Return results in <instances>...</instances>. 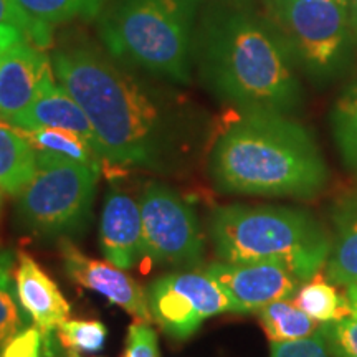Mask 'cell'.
I'll list each match as a JSON object with an SVG mask.
<instances>
[{"mask_svg":"<svg viewBox=\"0 0 357 357\" xmlns=\"http://www.w3.org/2000/svg\"><path fill=\"white\" fill-rule=\"evenodd\" d=\"M53 71L45 50L29 40L12 45L0 56V119L10 124L32 105L38 88Z\"/></svg>","mask_w":357,"mask_h":357,"instance_id":"cell-13","label":"cell"},{"mask_svg":"<svg viewBox=\"0 0 357 357\" xmlns=\"http://www.w3.org/2000/svg\"><path fill=\"white\" fill-rule=\"evenodd\" d=\"M334 236L326 273L337 287L357 283V194L342 197L333 211Z\"/></svg>","mask_w":357,"mask_h":357,"instance_id":"cell-16","label":"cell"},{"mask_svg":"<svg viewBox=\"0 0 357 357\" xmlns=\"http://www.w3.org/2000/svg\"><path fill=\"white\" fill-rule=\"evenodd\" d=\"M100 176L78 160L37 151V174L17 200L20 230L45 242L82 236L91 223Z\"/></svg>","mask_w":357,"mask_h":357,"instance_id":"cell-6","label":"cell"},{"mask_svg":"<svg viewBox=\"0 0 357 357\" xmlns=\"http://www.w3.org/2000/svg\"><path fill=\"white\" fill-rule=\"evenodd\" d=\"M333 357H357V316L321 324Z\"/></svg>","mask_w":357,"mask_h":357,"instance_id":"cell-26","label":"cell"},{"mask_svg":"<svg viewBox=\"0 0 357 357\" xmlns=\"http://www.w3.org/2000/svg\"><path fill=\"white\" fill-rule=\"evenodd\" d=\"M270 357H333L328 342L321 333H314L310 337L298 341L271 342Z\"/></svg>","mask_w":357,"mask_h":357,"instance_id":"cell-27","label":"cell"},{"mask_svg":"<svg viewBox=\"0 0 357 357\" xmlns=\"http://www.w3.org/2000/svg\"><path fill=\"white\" fill-rule=\"evenodd\" d=\"M2 25L20 30L24 37L40 50H47L53 45L55 26L35 20L33 17L22 10L13 0H0V26Z\"/></svg>","mask_w":357,"mask_h":357,"instance_id":"cell-25","label":"cell"},{"mask_svg":"<svg viewBox=\"0 0 357 357\" xmlns=\"http://www.w3.org/2000/svg\"><path fill=\"white\" fill-rule=\"evenodd\" d=\"M347 300H349L352 316H357V283L347 287Z\"/></svg>","mask_w":357,"mask_h":357,"instance_id":"cell-32","label":"cell"},{"mask_svg":"<svg viewBox=\"0 0 357 357\" xmlns=\"http://www.w3.org/2000/svg\"><path fill=\"white\" fill-rule=\"evenodd\" d=\"M270 20L287 42L296 66L312 82L328 83L349 65V6L331 0H266Z\"/></svg>","mask_w":357,"mask_h":357,"instance_id":"cell-7","label":"cell"},{"mask_svg":"<svg viewBox=\"0 0 357 357\" xmlns=\"http://www.w3.org/2000/svg\"><path fill=\"white\" fill-rule=\"evenodd\" d=\"M52 66L56 82L91 121L102 172L137 167L178 176L194 162L197 123L178 93L147 82L91 45L58 48Z\"/></svg>","mask_w":357,"mask_h":357,"instance_id":"cell-1","label":"cell"},{"mask_svg":"<svg viewBox=\"0 0 357 357\" xmlns=\"http://www.w3.org/2000/svg\"><path fill=\"white\" fill-rule=\"evenodd\" d=\"M0 357H2V356H0Z\"/></svg>","mask_w":357,"mask_h":357,"instance_id":"cell-35","label":"cell"},{"mask_svg":"<svg viewBox=\"0 0 357 357\" xmlns=\"http://www.w3.org/2000/svg\"><path fill=\"white\" fill-rule=\"evenodd\" d=\"M208 235L222 261H271L301 281L326 265L331 238L311 213L276 205H225L212 212Z\"/></svg>","mask_w":357,"mask_h":357,"instance_id":"cell-4","label":"cell"},{"mask_svg":"<svg viewBox=\"0 0 357 357\" xmlns=\"http://www.w3.org/2000/svg\"><path fill=\"white\" fill-rule=\"evenodd\" d=\"M121 357H159L158 334L149 323L136 319V323L129 326Z\"/></svg>","mask_w":357,"mask_h":357,"instance_id":"cell-28","label":"cell"},{"mask_svg":"<svg viewBox=\"0 0 357 357\" xmlns=\"http://www.w3.org/2000/svg\"><path fill=\"white\" fill-rule=\"evenodd\" d=\"M61 260L66 275L82 287L102 294L109 303L123 307L137 321L153 323L147 293L123 268L101 260L88 258L71 240L60 242Z\"/></svg>","mask_w":357,"mask_h":357,"instance_id":"cell-11","label":"cell"},{"mask_svg":"<svg viewBox=\"0 0 357 357\" xmlns=\"http://www.w3.org/2000/svg\"><path fill=\"white\" fill-rule=\"evenodd\" d=\"M331 128L342 160L347 167L357 171V82L334 105Z\"/></svg>","mask_w":357,"mask_h":357,"instance_id":"cell-22","label":"cell"},{"mask_svg":"<svg viewBox=\"0 0 357 357\" xmlns=\"http://www.w3.org/2000/svg\"><path fill=\"white\" fill-rule=\"evenodd\" d=\"M55 336L66 357H82L102 351L108 329L98 319H66L58 326Z\"/></svg>","mask_w":357,"mask_h":357,"instance_id":"cell-23","label":"cell"},{"mask_svg":"<svg viewBox=\"0 0 357 357\" xmlns=\"http://www.w3.org/2000/svg\"><path fill=\"white\" fill-rule=\"evenodd\" d=\"M17 131L33 146L35 151H48V153L65 155V158L86 164V166L95 169L100 174L105 169V162H102L96 151L77 132L55 128H40L32 129V131L17 129Z\"/></svg>","mask_w":357,"mask_h":357,"instance_id":"cell-20","label":"cell"},{"mask_svg":"<svg viewBox=\"0 0 357 357\" xmlns=\"http://www.w3.org/2000/svg\"><path fill=\"white\" fill-rule=\"evenodd\" d=\"M100 245L106 260L128 270L144 255L141 207L128 192L111 187L100 223Z\"/></svg>","mask_w":357,"mask_h":357,"instance_id":"cell-15","label":"cell"},{"mask_svg":"<svg viewBox=\"0 0 357 357\" xmlns=\"http://www.w3.org/2000/svg\"><path fill=\"white\" fill-rule=\"evenodd\" d=\"M10 126L25 129V131L40 128H55L77 132L102 159L100 141H98L91 121H89L82 106L56 82L53 71L50 75H47L42 84H40L38 93L32 105L24 113L17 116L10 123ZM102 162H105V159H102Z\"/></svg>","mask_w":357,"mask_h":357,"instance_id":"cell-14","label":"cell"},{"mask_svg":"<svg viewBox=\"0 0 357 357\" xmlns=\"http://www.w3.org/2000/svg\"><path fill=\"white\" fill-rule=\"evenodd\" d=\"M260 324L270 342L298 341L319 331L321 323L300 310L294 301L280 300L258 311Z\"/></svg>","mask_w":357,"mask_h":357,"instance_id":"cell-18","label":"cell"},{"mask_svg":"<svg viewBox=\"0 0 357 357\" xmlns=\"http://www.w3.org/2000/svg\"><path fill=\"white\" fill-rule=\"evenodd\" d=\"M199 0H113L100 37L114 60L153 77L189 84Z\"/></svg>","mask_w":357,"mask_h":357,"instance_id":"cell-5","label":"cell"},{"mask_svg":"<svg viewBox=\"0 0 357 357\" xmlns=\"http://www.w3.org/2000/svg\"><path fill=\"white\" fill-rule=\"evenodd\" d=\"M331 2H337V3H344V6H349L351 0H331Z\"/></svg>","mask_w":357,"mask_h":357,"instance_id":"cell-33","label":"cell"},{"mask_svg":"<svg viewBox=\"0 0 357 357\" xmlns=\"http://www.w3.org/2000/svg\"><path fill=\"white\" fill-rule=\"evenodd\" d=\"M0 205H2V190H0Z\"/></svg>","mask_w":357,"mask_h":357,"instance_id":"cell-34","label":"cell"},{"mask_svg":"<svg viewBox=\"0 0 357 357\" xmlns=\"http://www.w3.org/2000/svg\"><path fill=\"white\" fill-rule=\"evenodd\" d=\"M13 281H15L17 300L42 333L45 357H55V333L58 326L68 319V301L58 289L55 281L26 253L19 255Z\"/></svg>","mask_w":357,"mask_h":357,"instance_id":"cell-12","label":"cell"},{"mask_svg":"<svg viewBox=\"0 0 357 357\" xmlns=\"http://www.w3.org/2000/svg\"><path fill=\"white\" fill-rule=\"evenodd\" d=\"M35 20L55 26L73 20H91L105 10L108 0H13Z\"/></svg>","mask_w":357,"mask_h":357,"instance_id":"cell-21","label":"cell"},{"mask_svg":"<svg viewBox=\"0 0 357 357\" xmlns=\"http://www.w3.org/2000/svg\"><path fill=\"white\" fill-rule=\"evenodd\" d=\"M142 250L158 265L194 270L204 260L199 218L176 190L151 182L141 197Z\"/></svg>","mask_w":357,"mask_h":357,"instance_id":"cell-8","label":"cell"},{"mask_svg":"<svg viewBox=\"0 0 357 357\" xmlns=\"http://www.w3.org/2000/svg\"><path fill=\"white\" fill-rule=\"evenodd\" d=\"M37 174V151L15 128L0 124V190L19 195Z\"/></svg>","mask_w":357,"mask_h":357,"instance_id":"cell-17","label":"cell"},{"mask_svg":"<svg viewBox=\"0 0 357 357\" xmlns=\"http://www.w3.org/2000/svg\"><path fill=\"white\" fill-rule=\"evenodd\" d=\"M195 53L205 88L242 114L301 108L296 63L271 20L248 8H220L205 20Z\"/></svg>","mask_w":357,"mask_h":357,"instance_id":"cell-2","label":"cell"},{"mask_svg":"<svg viewBox=\"0 0 357 357\" xmlns=\"http://www.w3.org/2000/svg\"><path fill=\"white\" fill-rule=\"evenodd\" d=\"M208 169L217 190L258 197H312L329 177L310 131L276 113L240 116L218 137Z\"/></svg>","mask_w":357,"mask_h":357,"instance_id":"cell-3","label":"cell"},{"mask_svg":"<svg viewBox=\"0 0 357 357\" xmlns=\"http://www.w3.org/2000/svg\"><path fill=\"white\" fill-rule=\"evenodd\" d=\"M351 8H349V17H351V29H352V37L357 43V0H351Z\"/></svg>","mask_w":357,"mask_h":357,"instance_id":"cell-31","label":"cell"},{"mask_svg":"<svg viewBox=\"0 0 357 357\" xmlns=\"http://www.w3.org/2000/svg\"><path fill=\"white\" fill-rule=\"evenodd\" d=\"M6 255H0V352L25 328V316L15 300V281L10 280V260Z\"/></svg>","mask_w":357,"mask_h":357,"instance_id":"cell-24","label":"cell"},{"mask_svg":"<svg viewBox=\"0 0 357 357\" xmlns=\"http://www.w3.org/2000/svg\"><path fill=\"white\" fill-rule=\"evenodd\" d=\"M20 40H26L20 30L6 25L0 26V56H2L12 45L20 42Z\"/></svg>","mask_w":357,"mask_h":357,"instance_id":"cell-30","label":"cell"},{"mask_svg":"<svg viewBox=\"0 0 357 357\" xmlns=\"http://www.w3.org/2000/svg\"><path fill=\"white\" fill-rule=\"evenodd\" d=\"M293 301L310 318L321 324L352 316L347 296L339 294L331 281H326L319 273L298 289Z\"/></svg>","mask_w":357,"mask_h":357,"instance_id":"cell-19","label":"cell"},{"mask_svg":"<svg viewBox=\"0 0 357 357\" xmlns=\"http://www.w3.org/2000/svg\"><path fill=\"white\" fill-rule=\"evenodd\" d=\"M225 289L236 312L260 311L270 303L289 300L300 289V278L288 268L271 261H215L205 268Z\"/></svg>","mask_w":357,"mask_h":357,"instance_id":"cell-10","label":"cell"},{"mask_svg":"<svg viewBox=\"0 0 357 357\" xmlns=\"http://www.w3.org/2000/svg\"><path fill=\"white\" fill-rule=\"evenodd\" d=\"M2 357H45L43 337L37 326L24 328L0 352Z\"/></svg>","mask_w":357,"mask_h":357,"instance_id":"cell-29","label":"cell"},{"mask_svg":"<svg viewBox=\"0 0 357 357\" xmlns=\"http://www.w3.org/2000/svg\"><path fill=\"white\" fill-rule=\"evenodd\" d=\"M151 316L177 341H185L211 316L236 312V306L207 271L182 270L160 276L147 289Z\"/></svg>","mask_w":357,"mask_h":357,"instance_id":"cell-9","label":"cell"}]
</instances>
